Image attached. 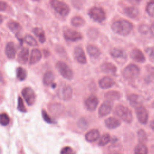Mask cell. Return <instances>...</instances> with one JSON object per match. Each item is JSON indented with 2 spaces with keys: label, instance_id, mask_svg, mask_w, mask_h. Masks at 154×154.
Here are the masks:
<instances>
[{
  "label": "cell",
  "instance_id": "d590c367",
  "mask_svg": "<svg viewBox=\"0 0 154 154\" xmlns=\"http://www.w3.org/2000/svg\"><path fill=\"white\" fill-rule=\"evenodd\" d=\"M10 123V117L6 113L0 114V125L7 126Z\"/></svg>",
  "mask_w": 154,
  "mask_h": 154
},
{
  "label": "cell",
  "instance_id": "7dc6e473",
  "mask_svg": "<svg viewBox=\"0 0 154 154\" xmlns=\"http://www.w3.org/2000/svg\"><path fill=\"white\" fill-rule=\"evenodd\" d=\"M127 1L132 4H138L141 1V0H127Z\"/></svg>",
  "mask_w": 154,
  "mask_h": 154
},
{
  "label": "cell",
  "instance_id": "6da1fadb",
  "mask_svg": "<svg viewBox=\"0 0 154 154\" xmlns=\"http://www.w3.org/2000/svg\"><path fill=\"white\" fill-rule=\"evenodd\" d=\"M111 28L116 34L122 36H126L131 32L133 25L129 21L122 19L114 22L111 25Z\"/></svg>",
  "mask_w": 154,
  "mask_h": 154
},
{
  "label": "cell",
  "instance_id": "d4e9b609",
  "mask_svg": "<svg viewBox=\"0 0 154 154\" xmlns=\"http://www.w3.org/2000/svg\"><path fill=\"white\" fill-rule=\"evenodd\" d=\"M87 51L89 56L92 58H97L101 54L99 48L92 45H89L87 46Z\"/></svg>",
  "mask_w": 154,
  "mask_h": 154
},
{
  "label": "cell",
  "instance_id": "7bdbcfd3",
  "mask_svg": "<svg viewBox=\"0 0 154 154\" xmlns=\"http://www.w3.org/2000/svg\"><path fill=\"white\" fill-rule=\"evenodd\" d=\"M78 126L82 129H85L87 126V122L84 119H81L78 122Z\"/></svg>",
  "mask_w": 154,
  "mask_h": 154
},
{
  "label": "cell",
  "instance_id": "c3c4849f",
  "mask_svg": "<svg viewBox=\"0 0 154 154\" xmlns=\"http://www.w3.org/2000/svg\"><path fill=\"white\" fill-rule=\"evenodd\" d=\"M4 80L3 76H2V73H1V71H0V82H1V83H4Z\"/></svg>",
  "mask_w": 154,
  "mask_h": 154
},
{
  "label": "cell",
  "instance_id": "db71d44e",
  "mask_svg": "<svg viewBox=\"0 0 154 154\" xmlns=\"http://www.w3.org/2000/svg\"><path fill=\"white\" fill-rule=\"evenodd\" d=\"M35 1H36V0H35Z\"/></svg>",
  "mask_w": 154,
  "mask_h": 154
},
{
  "label": "cell",
  "instance_id": "f35d334b",
  "mask_svg": "<svg viewBox=\"0 0 154 154\" xmlns=\"http://www.w3.org/2000/svg\"><path fill=\"white\" fill-rule=\"evenodd\" d=\"M42 116L43 117V119L45 122H46L48 123H55V122L49 116V115L48 114V112L45 110H42Z\"/></svg>",
  "mask_w": 154,
  "mask_h": 154
},
{
  "label": "cell",
  "instance_id": "5b68a950",
  "mask_svg": "<svg viewBox=\"0 0 154 154\" xmlns=\"http://www.w3.org/2000/svg\"><path fill=\"white\" fill-rule=\"evenodd\" d=\"M51 5L58 14L63 17L67 16L70 12L69 5L63 1L59 0H51Z\"/></svg>",
  "mask_w": 154,
  "mask_h": 154
},
{
  "label": "cell",
  "instance_id": "d6a6232c",
  "mask_svg": "<svg viewBox=\"0 0 154 154\" xmlns=\"http://www.w3.org/2000/svg\"><path fill=\"white\" fill-rule=\"evenodd\" d=\"M71 23L75 27L82 26L85 24V20L81 16H74L71 19Z\"/></svg>",
  "mask_w": 154,
  "mask_h": 154
},
{
  "label": "cell",
  "instance_id": "681fc988",
  "mask_svg": "<svg viewBox=\"0 0 154 154\" xmlns=\"http://www.w3.org/2000/svg\"><path fill=\"white\" fill-rule=\"evenodd\" d=\"M2 20H2V17H1V16H0V25H1V23L2 22Z\"/></svg>",
  "mask_w": 154,
  "mask_h": 154
},
{
  "label": "cell",
  "instance_id": "f1b7e54d",
  "mask_svg": "<svg viewBox=\"0 0 154 154\" xmlns=\"http://www.w3.org/2000/svg\"><path fill=\"white\" fill-rule=\"evenodd\" d=\"M134 154H147L148 149L147 146L141 143H139L134 148Z\"/></svg>",
  "mask_w": 154,
  "mask_h": 154
},
{
  "label": "cell",
  "instance_id": "7402d4cb",
  "mask_svg": "<svg viewBox=\"0 0 154 154\" xmlns=\"http://www.w3.org/2000/svg\"><path fill=\"white\" fill-rule=\"evenodd\" d=\"M29 58V50L26 48H23L21 49L17 55L18 61L22 64H25L27 63Z\"/></svg>",
  "mask_w": 154,
  "mask_h": 154
},
{
  "label": "cell",
  "instance_id": "ba28073f",
  "mask_svg": "<svg viewBox=\"0 0 154 154\" xmlns=\"http://www.w3.org/2000/svg\"><path fill=\"white\" fill-rule=\"evenodd\" d=\"M22 95L25 102L29 106L34 104L36 100V95L34 90L30 87H26L22 90Z\"/></svg>",
  "mask_w": 154,
  "mask_h": 154
},
{
  "label": "cell",
  "instance_id": "30bf717a",
  "mask_svg": "<svg viewBox=\"0 0 154 154\" xmlns=\"http://www.w3.org/2000/svg\"><path fill=\"white\" fill-rule=\"evenodd\" d=\"M135 109L136 115L138 122L143 125L146 124L149 119V113L146 108L141 105L135 108Z\"/></svg>",
  "mask_w": 154,
  "mask_h": 154
},
{
  "label": "cell",
  "instance_id": "484cf974",
  "mask_svg": "<svg viewBox=\"0 0 154 154\" xmlns=\"http://www.w3.org/2000/svg\"><path fill=\"white\" fill-rule=\"evenodd\" d=\"M122 97V94L120 92L115 90L108 91L105 94V97L107 100L113 102L114 100H119Z\"/></svg>",
  "mask_w": 154,
  "mask_h": 154
},
{
  "label": "cell",
  "instance_id": "f907efd6",
  "mask_svg": "<svg viewBox=\"0 0 154 154\" xmlns=\"http://www.w3.org/2000/svg\"><path fill=\"white\" fill-rule=\"evenodd\" d=\"M153 121L151 122V125H152V128L153 129Z\"/></svg>",
  "mask_w": 154,
  "mask_h": 154
},
{
  "label": "cell",
  "instance_id": "74e56055",
  "mask_svg": "<svg viewBox=\"0 0 154 154\" xmlns=\"http://www.w3.org/2000/svg\"><path fill=\"white\" fill-rule=\"evenodd\" d=\"M17 108L18 111H19L21 112H27V109L23 103V99H22L21 97L19 96L18 100H17Z\"/></svg>",
  "mask_w": 154,
  "mask_h": 154
},
{
  "label": "cell",
  "instance_id": "60d3db41",
  "mask_svg": "<svg viewBox=\"0 0 154 154\" xmlns=\"http://www.w3.org/2000/svg\"><path fill=\"white\" fill-rule=\"evenodd\" d=\"M88 35L90 39H95L98 35V31L95 28H90L88 32Z\"/></svg>",
  "mask_w": 154,
  "mask_h": 154
},
{
  "label": "cell",
  "instance_id": "9c48e42d",
  "mask_svg": "<svg viewBox=\"0 0 154 154\" xmlns=\"http://www.w3.org/2000/svg\"><path fill=\"white\" fill-rule=\"evenodd\" d=\"M63 35L65 39L70 42H76L82 38V35L81 32L70 28H66L63 31Z\"/></svg>",
  "mask_w": 154,
  "mask_h": 154
},
{
  "label": "cell",
  "instance_id": "ab89813d",
  "mask_svg": "<svg viewBox=\"0 0 154 154\" xmlns=\"http://www.w3.org/2000/svg\"><path fill=\"white\" fill-rule=\"evenodd\" d=\"M146 12L150 16H153L154 15V2L153 1L149 2L146 6Z\"/></svg>",
  "mask_w": 154,
  "mask_h": 154
},
{
  "label": "cell",
  "instance_id": "1f68e13d",
  "mask_svg": "<svg viewBox=\"0 0 154 154\" xmlns=\"http://www.w3.org/2000/svg\"><path fill=\"white\" fill-rule=\"evenodd\" d=\"M26 76H27L26 70L22 67H18L16 69V77H17V78L19 81H23L26 79Z\"/></svg>",
  "mask_w": 154,
  "mask_h": 154
},
{
  "label": "cell",
  "instance_id": "44dd1931",
  "mask_svg": "<svg viewBox=\"0 0 154 154\" xmlns=\"http://www.w3.org/2000/svg\"><path fill=\"white\" fill-rule=\"evenodd\" d=\"M125 14L129 18L136 19L139 16V10L135 7H127L123 10Z\"/></svg>",
  "mask_w": 154,
  "mask_h": 154
},
{
  "label": "cell",
  "instance_id": "603a6c76",
  "mask_svg": "<svg viewBox=\"0 0 154 154\" xmlns=\"http://www.w3.org/2000/svg\"><path fill=\"white\" fill-rule=\"evenodd\" d=\"M5 52L8 58L13 59L15 57L16 51L13 42H8L6 45Z\"/></svg>",
  "mask_w": 154,
  "mask_h": 154
},
{
  "label": "cell",
  "instance_id": "277c9868",
  "mask_svg": "<svg viewBox=\"0 0 154 154\" xmlns=\"http://www.w3.org/2000/svg\"><path fill=\"white\" fill-rule=\"evenodd\" d=\"M55 67L62 77L68 80L72 79L73 78V72L66 63L62 61H58L57 62Z\"/></svg>",
  "mask_w": 154,
  "mask_h": 154
},
{
  "label": "cell",
  "instance_id": "4fadbf2b",
  "mask_svg": "<svg viewBox=\"0 0 154 154\" xmlns=\"http://www.w3.org/2000/svg\"><path fill=\"white\" fill-rule=\"evenodd\" d=\"M113 103L109 100H106L104 102L99 108L98 114L100 117H105L108 115L112 110Z\"/></svg>",
  "mask_w": 154,
  "mask_h": 154
},
{
  "label": "cell",
  "instance_id": "9a60e30c",
  "mask_svg": "<svg viewBox=\"0 0 154 154\" xmlns=\"http://www.w3.org/2000/svg\"><path fill=\"white\" fill-rule=\"evenodd\" d=\"M130 55L131 58L136 62L142 63L146 61V58L143 52L137 48L134 49L131 51Z\"/></svg>",
  "mask_w": 154,
  "mask_h": 154
},
{
  "label": "cell",
  "instance_id": "b9f144b4",
  "mask_svg": "<svg viewBox=\"0 0 154 154\" xmlns=\"http://www.w3.org/2000/svg\"><path fill=\"white\" fill-rule=\"evenodd\" d=\"M60 154H75V153L73 152L72 148L69 146H66L61 150Z\"/></svg>",
  "mask_w": 154,
  "mask_h": 154
},
{
  "label": "cell",
  "instance_id": "bcb514c9",
  "mask_svg": "<svg viewBox=\"0 0 154 154\" xmlns=\"http://www.w3.org/2000/svg\"><path fill=\"white\" fill-rule=\"evenodd\" d=\"M7 8V4L4 1H0V11H5Z\"/></svg>",
  "mask_w": 154,
  "mask_h": 154
},
{
  "label": "cell",
  "instance_id": "52a82bcc",
  "mask_svg": "<svg viewBox=\"0 0 154 154\" xmlns=\"http://www.w3.org/2000/svg\"><path fill=\"white\" fill-rule=\"evenodd\" d=\"M73 90L70 85L67 84L61 85L58 92L57 95L58 97L63 100H69L72 97Z\"/></svg>",
  "mask_w": 154,
  "mask_h": 154
},
{
  "label": "cell",
  "instance_id": "836d02e7",
  "mask_svg": "<svg viewBox=\"0 0 154 154\" xmlns=\"http://www.w3.org/2000/svg\"><path fill=\"white\" fill-rule=\"evenodd\" d=\"M111 141V136L108 134H104L100 137H99V140L98 144L100 146H104L108 144Z\"/></svg>",
  "mask_w": 154,
  "mask_h": 154
},
{
  "label": "cell",
  "instance_id": "ee69618b",
  "mask_svg": "<svg viewBox=\"0 0 154 154\" xmlns=\"http://www.w3.org/2000/svg\"><path fill=\"white\" fill-rule=\"evenodd\" d=\"M138 30L142 34H146L149 31L150 28L147 25H146L145 24H143L139 26Z\"/></svg>",
  "mask_w": 154,
  "mask_h": 154
},
{
  "label": "cell",
  "instance_id": "d6986e66",
  "mask_svg": "<svg viewBox=\"0 0 154 154\" xmlns=\"http://www.w3.org/2000/svg\"><path fill=\"white\" fill-rule=\"evenodd\" d=\"M120 121L116 117H110L105 119V125L109 129H114L117 128L120 125Z\"/></svg>",
  "mask_w": 154,
  "mask_h": 154
},
{
  "label": "cell",
  "instance_id": "f5cc1de1",
  "mask_svg": "<svg viewBox=\"0 0 154 154\" xmlns=\"http://www.w3.org/2000/svg\"><path fill=\"white\" fill-rule=\"evenodd\" d=\"M1 153V148H0V154Z\"/></svg>",
  "mask_w": 154,
  "mask_h": 154
},
{
  "label": "cell",
  "instance_id": "e0dca14e",
  "mask_svg": "<svg viewBox=\"0 0 154 154\" xmlns=\"http://www.w3.org/2000/svg\"><path fill=\"white\" fill-rule=\"evenodd\" d=\"M101 71L105 73L110 74V75H115L117 72L116 66L109 62H106L103 63L100 66Z\"/></svg>",
  "mask_w": 154,
  "mask_h": 154
},
{
  "label": "cell",
  "instance_id": "2e32d148",
  "mask_svg": "<svg viewBox=\"0 0 154 154\" xmlns=\"http://www.w3.org/2000/svg\"><path fill=\"white\" fill-rule=\"evenodd\" d=\"M115 84L112 78L109 76H106L101 78L99 81V85L102 89H108L114 86Z\"/></svg>",
  "mask_w": 154,
  "mask_h": 154
},
{
  "label": "cell",
  "instance_id": "816d5d0a",
  "mask_svg": "<svg viewBox=\"0 0 154 154\" xmlns=\"http://www.w3.org/2000/svg\"><path fill=\"white\" fill-rule=\"evenodd\" d=\"M111 154H120V153H119L118 152H113V153H111Z\"/></svg>",
  "mask_w": 154,
  "mask_h": 154
},
{
  "label": "cell",
  "instance_id": "ffe728a7",
  "mask_svg": "<svg viewBox=\"0 0 154 154\" xmlns=\"http://www.w3.org/2000/svg\"><path fill=\"white\" fill-rule=\"evenodd\" d=\"M42 53L38 49H34L32 50L29 60V64L30 65H33L37 63L42 58Z\"/></svg>",
  "mask_w": 154,
  "mask_h": 154
},
{
  "label": "cell",
  "instance_id": "f6af8a7d",
  "mask_svg": "<svg viewBox=\"0 0 154 154\" xmlns=\"http://www.w3.org/2000/svg\"><path fill=\"white\" fill-rule=\"evenodd\" d=\"M146 52L152 60L153 59V48H147L146 50Z\"/></svg>",
  "mask_w": 154,
  "mask_h": 154
},
{
  "label": "cell",
  "instance_id": "8992f818",
  "mask_svg": "<svg viewBox=\"0 0 154 154\" xmlns=\"http://www.w3.org/2000/svg\"><path fill=\"white\" fill-rule=\"evenodd\" d=\"M88 16L95 22L101 23L106 19V14L104 10L98 7H93L88 11Z\"/></svg>",
  "mask_w": 154,
  "mask_h": 154
},
{
  "label": "cell",
  "instance_id": "e575fe53",
  "mask_svg": "<svg viewBox=\"0 0 154 154\" xmlns=\"http://www.w3.org/2000/svg\"><path fill=\"white\" fill-rule=\"evenodd\" d=\"M137 137H138V140L139 141V143H144L147 140L146 133L142 129H140L138 131V132H137Z\"/></svg>",
  "mask_w": 154,
  "mask_h": 154
},
{
  "label": "cell",
  "instance_id": "3957f363",
  "mask_svg": "<svg viewBox=\"0 0 154 154\" xmlns=\"http://www.w3.org/2000/svg\"><path fill=\"white\" fill-rule=\"evenodd\" d=\"M140 72V70L138 66L134 64H130L125 67L122 74L125 79L128 81H132L138 77Z\"/></svg>",
  "mask_w": 154,
  "mask_h": 154
},
{
  "label": "cell",
  "instance_id": "5bb4252c",
  "mask_svg": "<svg viewBox=\"0 0 154 154\" xmlns=\"http://www.w3.org/2000/svg\"><path fill=\"white\" fill-rule=\"evenodd\" d=\"M74 55L76 60L80 64H85L87 63V58L82 48L76 46L74 49Z\"/></svg>",
  "mask_w": 154,
  "mask_h": 154
},
{
  "label": "cell",
  "instance_id": "7a4b0ae2",
  "mask_svg": "<svg viewBox=\"0 0 154 154\" xmlns=\"http://www.w3.org/2000/svg\"><path fill=\"white\" fill-rule=\"evenodd\" d=\"M114 114L127 123H131L133 120V116L131 111L123 105H117L114 111Z\"/></svg>",
  "mask_w": 154,
  "mask_h": 154
},
{
  "label": "cell",
  "instance_id": "83f0119b",
  "mask_svg": "<svg viewBox=\"0 0 154 154\" xmlns=\"http://www.w3.org/2000/svg\"><path fill=\"white\" fill-rule=\"evenodd\" d=\"M32 32L35 34V35L38 38V40L40 43H43L45 42L46 41L45 34L42 29L39 28H35L32 29Z\"/></svg>",
  "mask_w": 154,
  "mask_h": 154
},
{
  "label": "cell",
  "instance_id": "4dcf8cb0",
  "mask_svg": "<svg viewBox=\"0 0 154 154\" xmlns=\"http://www.w3.org/2000/svg\"><path fill=\"white\" fill-rule=\"evenodd\" d=\"M110 55L114 58H125L126 57L125 52L120 49L113 48L110 51Z\"/></svg>",
  "mask_w": 154,
  "mask_h": 154
},
{
  "label": "cell",
  "instance_id": "4316f807",
  "mask_svg": "<svg viewBox=\"0 0 154 154\" xmlns=\"http://www.w3.org/2000/svg\"><path fill=\"white\" fill-rule=\"evenodd\" d=\"M54 79L55 76L53 72L52 71H48L43 75V82L46 86L52 85L53 84Z\"/></svg>",
  "mask_w": 154,
  "mask_h": 154
},
{
  "label": "cell",
  "instance_id": "8fae6325",
  "mask_svg": "<svg viewBox=\"0 0 154 154\" xmlns=\"http://www.w3.org/2000/svg\"><path fill=\"white\" fill-rule=\"evenodd\" d=\"M49 112L55 117H60L65 111L64 106L60 103H52L48 105Z\"/></svg>",
  "mask_w": 154,
  "mask_h": 154
},
{
  "label": "cell",
  "instance_id": "ac0fdd59",
  "mask_svg": "<svg viewBox=\"0 0 154 154\" xmlns=\"http://www.w3.org/2000/svg\"><path fill=\"white\" fill-rule=\"evenodd\" d=\"M100 137V132L97 129H93L88 131L85 135L86 141L89 143H93L97 140Z\"/></svg>",
  "mask_w": 154,
  "mask_h": 154
},
{
  "label": "cell",
  "instance_id": "f546056e",
  "mask_svg": "<svg viewBox=\"0 0 154 154\" xmlns=\"http://www.w3.org/2000/svg\"><path fill=\"white\" fill-rule=\"evenodd\" d=\"M8 26L9 29L15 34H19L22 28L19 23L14 22V21H11L8 23Z\"/></svg>",
  "mask_w": 154,
  "mask_h": 154
},
{
  "label": "cell",
  "instance_id": "cb8c5ba5",
  "mask_svg": "<svg viewBox=\"0 0 154 154\" xmlns=\"http://www.w3.org/2000/svg\"><path fill=\"white\" fill-rule=\"evenodd\" d=\"M128 100L129 102L132 106L137 108V106L141 105L142 99L141 97L136 94H132L128 96Z\"/></svg>",
  "mask_w": 154,
  "mask_h": 154
},
{
  "label": "cell",
  "instance_id": "7c38bea8",
  "mask_svg": "<svg viewBox=\"0 0 154 154\" xmlns=\"http://www.w3.org/2000/svg\"><path fill=\"white\" fill-rule=\"evenodd\" d=\"M99 103V100L95 95H90L84 101V105L86 108L90 111H93L96 109Z\"/></svg>",
  "mask_w": 154,
  "mask_h": 154
},
{
  "label": "cell",
  "instance_id": "8d00e7d4",
  "mask_svg": "<svg viewBox=\"0 0 154 154\" xmlns=\"http://www.w3.org/2000/svg\"><path fill=\"white\" fill-rule=\"evenodd\" d=\"M24 40L28 45L31 46H36L37 45L36 40L31 35H26L24 38Z\"/></svg>",
  "mask_w": 154,
  "mask_h": 154
}]
</instances>
